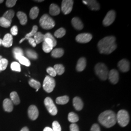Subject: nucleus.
<instances>
[{
  "label": "nucleus",
  "mask_w": 131,
  "mask_h": 131,
  "mask_svg": "<svg viewBox=\"0 0 131 131\" xmlns=\"http://www.w3.org/2000/svg\"><path fill=\"white\" fill-rule=\"evenodd\" d=\"M73 105L74 108L77 111H81L84 106L82 100L78 97H76L73 99Z\"/></svg>",
  "instance_id": "obj_17"
},
{
  "label": "nucleus",
  "mask_w": 131,
  "mask_h": 131,
  "mask_svg": "<svg viewBox=\"0 0 131 131\" xmlns=\"http://www.w3.org/2000/svg\"><path fill=\"white\" fill-rule=\"evenodd\" d=\"M2 58V56H0V60H1Z\"/></svg>",
  "instance_id": "obj_53"
},
{
  "label": "nucleus",
  "mask_w": 131,
  "mask_h": 131,
  "mask_svg": "<svg viewBox=\"0 0 131 131\" xmlns=\"http://www.w3.org/2000/svg\"><path fill=\"white\" fill-rule=\"evenodd\" d=\"M95 71L100 79L105 81L107 79L109 71L105 64L102 63L96 64L95 67Z\"/></svg>",
  "instance_id": "obj_3"
},
{
  "label": "nucleus",
  "mask_w": 131,
  "mask_h": 131,
  "mask_svg": "<svg viewBox=\"0 0 131 131\" xmlns=\"http://www.w3.org/2000/svg\"><path fill=\"white\" fill-rule=\"evenodd\" d=\"M71 24L74 28L77 30H81L84 28V24L81 20L78 17H74L71 20Z\"/></svg>",
  "instance_id": "obj_19"
},
{
  "label": "nucleus",
  "mask_w": 131,
  "mask_h": 131,
  "mask_svg": "<svg viewBox=\"0 0 131 131\" xmlns=\"http://www.w3.org/2000/svg\"><path fill=\"white\" fill-rule=\"evenodd\" d=\"M8 62L6 59L2 58L0 60V72L5 70L8 65Z\"/></svg>",
  "instance_id": "obj_37"
},
{
  "label": "nucleus",
  "mask_w": 131,
  "mask_h": 131,
  "mask_svg": "<svg viewBox=\"0 0 131 131\" xmlns=\"http://www.w3.org/2000/svg\"><path fill=\"white\" fill-rule=\"evenodd\" d=\"M18 60L19 61V63L25 66L26 67H29L31 65L30 61L29 60V59H27L26 57L25 56H21L19 57Z\"/></svg>",
  "instance_id": "obj_36"
},
{
  "label": "nucleus",
  "mask_w": 131,
  "mask_h": 131,
  "mask_svg": "<svg viewBox=\"0 0 131 131\" xmlns=\"http://www.w3.org/2000/svg\"><path fill=\"white\" fill-rule=\"evenodd\" d=\"M52 129L53 131H61V127L59 123L57 121L53 122Z\"/></svg>",
  "instance_id": "obj_41"
},
{
  "label": "nucleus",
  "mask_w": 131,
  "mask_h": 131,
  "mask_svg": "<svg viewBox=\"0 0 131 131\" xmlns=\"http://www.w3.org/2000/svg\"><path fill=\"white\" fill-rule=\"evenodd\" d=\"M47 73L51 76V77H55L56 76L57 74H56V71L54 70L53 68L52 67H49L47 69Z\"/></svg>",
  "instance_id": "obj_42"
},
{
  "label": "nucleus",
  "mask_w": 131,
  "mask_h": 131,
  "mask_svg": "<svg viewBox=\"0 0 131 131\" xmlns=\"http://www.w3.org/2000/svg\"><path fill=\"white\" fill-rule=\"evenodd\" d=\"M108 78L112 84H116L119 80V73L116 70L113 69L109 72Z\"/></svg>",
  "instance_id": "obj_12"
},
{
  "label": "nucleus",
  "mask_w": 131,
  "mask_h": 131,
  "mask_svg": "<svg viewBox=\"0 0 131 131\" xmlns=\"http://www.w3.org/2000/svg\"><path fill=\"white\" fill-rule=\"evenodd\" d=\"M117 122L121 126H126L130 121V117L128 112L125 110H119L116 115Z\"/></svg>",
  "instance_id": "obj_5"
},
{
  "label": "nucleus",
  "mask_w": 131,
  "mask_h": 131,
  "mask_svg": "<svg viewBox=\"0 0 131 131\" xmlns=\"http://www.w3.org/2000/svg\"><path fill=\"white\" fill-rule=\"evenodd\" d=\"M56 86V81L50 76H46L44 80L43 88L47 93H51L53 90Z\"/></svg>",
  "instance_id": "obj_6"
},
{
  "label": "nucleus",
  "mask_w": 131,
  "mask_h": 131,
  "mask_svg": "<svg viewBox=\"0 0 131 131\" xmlns=\"http://www.w3.org/2000/svg\"><path fill=\"white\" fill-rule=\"evenodd\" d=\"M40 26L44 29L49 30L53 28L56 25L55 21L48 14H44L39 20Z\"/></svg>",
  "instance_id": "obj_4"
},
{
  "label": "nucleus",
  "mask_w": 131,
  "mask_h": 131,
  "mask_svg": "<svg viewBox=\"0 0 131 131\" xmlns=\"http://www.w3.org/2000/svg\"><path fill=\"white\" fill-rule=\"evenodd\" d=\"M90 131H101V129L98 124H94L91 127Z\"/></svg>",
  "instance_id": "obj_46"
},
{
  "label": "nucleus",
  "mask_w": 131,
  "mask_h": 131,
  "mask_svg": "<svg viewBox=\"0 0 131 131\" xmlns=\"http://www.w3.org/2000/svg\"><path fill=\"white\" fill-rule=\"evenodd\" d=\"M99 122L106 128H111L117 123L116 114L112 110H106L99 116Z\"/></svg>",
  "instance_id": "obj_2"
},
{
  "label": "nucleus",
  "mask_w": 131,
  "mask_h": 131,
  "mask_svg": "<svg viewBox=\"0 0 131 131\" xmlns=\"http://www.w3.org/2000/svg\"><path fill=\"white\" fill-rule=\"evenodd\" d=\"M53 48L49 45L47 43H46L45 41L43 42L42 44V49L43 51L46 53H49L52 52Z\"/></svg>",
  "instance_id": "obj_40"
},
{
  "label": "nucleus",
  "mask_w": 131,
  "mask_h": 131,
  "mask_svg": "<svg viewBox=\"0 0 131 131\" xmlns=\"http://www.w3.org/2000/svg\"><path fill=\"white\" fill-rule=\"evenodd\" d=\"M11 21L7 20V19H5V18L1 17L0 18V26L5 27V28H8L10 26L11 24Z\"/></svg>",
  "instance_id": "obj_33"
},
{
  "label": "nucleus",
  "mask_w": 131,
  "mask_h": 131,
  "mask_svg": "<svg viewBox=\"0 0 131 131\" xmlns=\"http://www.w3.org/2000/svg\"><path fill=\"white\" fill-rule=\"evenodd\" d=\"M3 107L5 111L11 112L13 110V103L10 99H5L3 102Z\"/></svg>",
  "instance_id": "obj_18"
},
{
  "label": "nucleus",
  "mask_w": 131,
  "mask_h": 131,
  "mask_svg": "<svg viewBox=\"0 0 131 131\" xmlns=\"http://www.w3.org/2000/svg\"><path fill=\"white\" fill-rule=\"evenodd\" d=\"M43 131H53L52 129V128L49 127H46Z\"/></svg>",
  "instance_id": "obj_48"
},
{
  "label": "nucleus",
  "mask_w": 131,
  "mask_h": 131,
  "mask_svg": "<svg viewBox=\"0 0 131 131\" xmlns=\"http://www.w3.org/2000/svg\"><path fill=\"white\" fill-rule=\"evenodd\" d=\"M3 2H4V1H3V0H0V4L3 3Z\"/></svg>",
  "instance_id": "obj_51"
},
{
  "label": "nucleus",
  "mask_w": 131,
  "mask_h": 131,
  "mask_svg": "<svg viewBox=\"0 0 131 131\" xmlns=\"http://www.w3.org/2000/svg\"><path fill=\"white\" fill-rule=\"evenodd\" d=\"M86 66V60L84 57L80 58L77 62L76 65V70L79 72L82 71L84 70Z\"/></svg>",
  "instance_id": "obj_20"
},
{
  "label": "nucleus",
  "mask_w": 131,
  "mask_h": 131,
  "mask_svg": "<svg viewBox=\"0 0 131 131\" xmlns=\"http://www.w3.org/2000/svg\"><path fill=\"white\" fill-rule=\"evenodd\" d=\"M11 70L17 72L21 71L20 65L19 63L17 62H13L11 64Z\"/></svg>",
  "instance_id": "obj_39"
},
{
  "label": "nucleus",
  "mask_w": 131,
  "mask_h": 131,
  "mask_svg": "<svg viewBox=\"0 0 131 131\" xmlns=\"http://www.w3.org/2000/svg\"><path fill=\"white\" fill-rule=\"evenodd\" d=\"M29 84L31 87L36 89L37 92L41 87V84H40V82H39L38 81L36 80L33 79L29 80Z\"/></svg>",
  "instance_id": "obj_28"
},
{
  "label": "nucleus",
  "mask_w": 131,
  "mask_h": 131,
  "mask_svg": "<svg viewBox=\"0 0 131 131\" xmlns=\"http://www.w3.org/2000/svg\"><path fill=\"white\" fill-rule=\"evenodd\" d=\"M14 15L15 13L14 11L12 10H9L5 12L3 15V17L5 18V19H7V20L12 21V19L14 17Z\"/></svg>",
  "instance_id": "obj_34"
},
{
  "label": "nucleus",
  "mask_w": 131,
  "mask_h": 131,
  "mask_svg": "<svg viewBox=\"0 0 131 131\" xmlns=\"http://www.w3.org/2000/svg\"><path fill=\"white\" fill-rule=\"evenodd\" d=\"M10 98H11V101H12L13 103H14V104L18 105L19 104L20 100H19V95L16 92H15V91L12 92L10 93Z\"/></svg>",
  "instance_id": "obj_24"
},
{
  "label": "nucleus",
  "mask_w": 131,
  "mask_h": 131,
  "mask_svg": "<svg viewBox=\"0 0 131 131\" xmlns=\"http://www.w3.org/2000/svg\"><path fill=\"white\" fill-rule=\"evenodd\" d=\"M26 54L28 58L32 59H37L38 58V54L37 52L32 50L28 49L26 51Z\"/></svg>",
  "instance_id": "obj_32"
},
{
  "label": "nucleus",
  "mask_w": 131,
  "mask_h": 131,
  "mask_svg": "<svg viewBox=\"0 0 131 131\" xmlns=\"http://www.w3.org/2000/svg\"><path fill=\"white\" fill-rule=\"evenodd\" d=\"M53 68L56 71V74L58 75H62L65 72V68L62 64H56L54 66Z\"/></svg>",
  "instance_id": "obj_31"
},
{
  "label": "nucleus",
  "mask_w": 131,
  "mask_h": 131,
  "mask_svg": "<svg viewBox=\"0 0 131 131\" xmlns=\"http://www.w3.org/2000/svg\"><path fill=\"white\" fill-rule=\"evenodd\" d=\"M79 118L78 116L74 112H70L68 115V120L72 123H75L79 121Z\"/></svg>",
  "instance_id": "obj_29"
},
{
  "label": "nucleus",
  "mask_w": 131,
  "mask_h": 131,
  "mask_svg": "<svg viewBox=\"0 0 131 131\" xmlns=\"http://www.w3.org/2000/svg\"><path fill=\"white\" fill-rule=\"evenodd\" d=\"M39 12V10L38 7L37 6L33 7V8L30 10V11L29 16L30 18L32 19H36L38 17Z\"/></svg>",
  "instance_id": "obj_26"
},
{
  "label": "nucleus",
  "mask_w": 131,
  "mask_h": 131,
  "mask_svg": "<svg viewBox=\"0 0 131 131\" xmlns=\"http://www.w3.org/2000/svg\"><path fill=\"white\" fill-rule=\"evenodd\" d=\"M69 97L68 96H63L57 97L56 99V103L58 104L64 105L68 103L69 101Z\"/></svg>",
  "instance_id": "obj_25"
},
{
  "label": "nucleus",
  "mask_w": 131,
  "mask_h": 131,
  "mask_svg": "<svg viewBox=\"0 0 131 131\" xmlns=\"http://www.w3.org/2000/svg\"><path fill=\"white\" fill-rule=\"evenodd\" d=\"M13 52L14 54V58L17 60L18 59L19 57L24 56V52L23 50L19 47H16L14 48L13 50Z\"/></svg>",
  "instance_id": "obj_27"
},
{
  "label": "nucleus",
  "mask_w": 131,
  "mask_h": 131,
  "mask_svg": "<svg viewBox=\"0 0 131 131\" xmlns=\"http://www.w3.org/2000/svg\"><path fill=\"white\" fill-rule=\"evenodd\" d=\"M64 51L62 48H56L52 50L51 56L54 58H60L63 56Z\"/></svg>",
  "instance_id": "obj_23"
},
{
  "label": "nucleus",
  "mask_w": 131,
  "mask_h": 131,
  "mask_svg": "<svg viewBox=\"0 0 131 131\" xmlns=\"http://www.w3.org/2000/svg\"><path fill=\"white\" fill-rule=\"evenodd\" d=\"M66 31L63 28H60L57 30L54 33V36L57 38H61L65 35Z\"/></svg>",
  "instance_id": "obj_35"
},
{
  "label": "nucleus",
  "mask_w": 131,
  "mask_h": 131,
  "mask_svg": "<svg viewBox=\"0 0 131 131\" xmlns=\"http://www.w3.org/2000/svg\"><path fill=\"white\" fill-rule=\"evenodd\" d=\"M20 131H29V130L27 127H24L20 130Z\"/></svg>",
  "instance_id": "obj_49"
},
{
  "label": "nucleus",
  "mask_w": 131,
  "mask_h": 131,
  "mask_svg": "<svg viewBox=\"0 0 131 131\" xmlns=\"http://www.w3.org/2000/svg\"><path fill=\"white\" fill-rule=\"evenodd\" d=\"M49 45L53 48L56 46L57 42L56 38L51 33H47L44 35V41Z\"/></svg>",
  "instance_id": "obj_13"
},
{
  "label": "nucleus",
  "mask_w": 131,
  "mask_h": 131,
  "mask_svg": "<svg viewBox=\"0 0 131 131\" xmlns=\"http://www.w3.org/2000/svg\"><path fill=\"white\" fill-rule=\"evenodd\" d=\"M2 40L1 39H0V45H1V44H2Z\"/></svg>",
  "instance_id": "obj_52"
},
{
  "label": "nucleus",
  "mask_w": 131,
  "mask_h": 131,
  "mask_svg": "<svg viewBox=\"0 0 131 131\" xmlns=\"http://www.w3.org/2000/svg\"><path fill=\"white\" fill-rule=\"evenodd\" d=\"M28 40V41L29 43L33 46V47H36L37 44L36 43V41L34 39V38H29L27 39Z\"/></svg>",
  "instance_id": "obj_47"
},
{
  "label": "nucleus",
  "mask_w": 131,
  "mask_h": 131,
  "mask_svg": "<svg viewBox=\"0 0 131 131\" xmlns=\"http://www.w3.org/2000/svg\"><path fill=\"white\" fill-rule=\"evenodd\" d=\"M116 18V12L114 10H110L108 12L103 20V24L108 26L114 23Z\"/></svg>",
  "instance_id": "obj_9"
},
{
  "label": "nucleus",
  "mask_w": 131,
  "mask_h": 131,
  "mask_svg": "<svg viewBox=\"0 0 131 131\" xmlns=\"http://www.w3.org/2000/svg\"><path fill=\"white\" fill-rule=\"evenodd\" d=\"M28 114L29 117L31 120L35 121L37 119L39 115L38 108L34 105H30L28 108Z\"/></svg>",
  "instance_id": "obj_11"
},
{
  "label": "nucleus",
  "mask_w": 131,
  "mask_h": 131,
  "mask_svg": "<svg viewBox=\"0 0 131 131\" xmlns=\"http://www.w3.org/2000/svg\"><path fill=\"white\" fill-rule=\"evenodd\" d=\"M83 3L85 5H88L89 8L91 10H99L100 8V6L98 3L95 0H87L83 1Z\"/></svg>",
  "instance_id": "obj_15"
},
{
  "label": "nucleus",
  "mask_w": 131,
  "mask_h": 131,
  "mask_svg": "<svg viewBox=\"0 0 131 131\" xmlns=\"http://www.w3.org/2000/svg\"><path fill=\"white\" fill-rule=\"evenodd\" d=\"M117 66L119 70L123 72H126L130 70V63L127 59H123L119 61Z\"/></svg>",
  "instance_id": "obj_14"
},
{
  "label": "nucleus",
  "mask_w": 131,
  "mask_h": 131,
  "mask_svg": "<svg viewBox=\"0 0 131 131\" xmlns=\"http://www.w3.org/2000/svg\"><path fill=\"white\" fill-rule=\"evenodd\" d=\"M36 1V2H42L43 1L41 0V1Z\"/></svg>",
  "instance_id": "obj_50"
},
{
  "label": "nucleus",
  "mask_w": 131,
  "mask_h": 131,
  "mask_svg": "<svg viewBox=\"0 0 131 131\" xmlns=\"http://www.w3.org/2000/svg\"><path fill=\"white\" fill-rule=\"evenodd\" d=\"M92 38V36L89 33H82L79 34L76 37V40L79 43H88Z\"/></svg>",
  "instance_id": "obj_10"
},
{
  "label": "nucleus",
  "mask_w": 131,
  "mask_h": 131,
  "mask_svg": "<svg viewBox=\"0 0 131 131\" xmlns=\"http://www.w3.org/2000/svg\"><path fill=\"white\" fill-rule=\"evenodd\" d=\"M34 37L37 44L44 41V35L42 34L41 32H37Z\"/></svg>",
  "instance_id": "obj_30"
},
{
  "label": "nucleus",
  "mask_w": 131,
  "mask_h": 131,
  "mask_svg": "<svg viewBox=\"0 0 131 131\" xmlns=\"http://www.w3.org/2000/svg\"><path fill=\"white\" fill-rule=\"evenodd\" d=\"M10 32L12 35L16 36L18 34V29L17 26L16 25L13 26L11 29Z\"/></svg>",
  "instance_id": "obj_45"
},
{
  "label": "nucleus",
  "mask_w": 131,
  "mask_h": 131,
  "mask_svg": "<svg viewBox=\"0 0 131 131\" xmlns=\"http://www.w3.org/2000/svg\"><path fill=\"white\" fill-rule=\"evenodd\" d=\"M16 0H8L6 2V5L8 7H12L16 5Z\"/></svg>",
  "instance_id": "obj_43"
},
{
  "label": "nucleus",
  "mask_w": 131,
  "mask_h": 131,
  "mask_svg": "<svg viewBox=\"0 0 131 131\" xmlns=\"http://www.w3.org/2000/svg\"><path fill=\"white\" fill-rule=\"evenodd\" d=\"M116 38L114 36H108L103 38L98 43L99 51L101 53L109 54L117 48Z\"/></svg>",
  "instance_id": "obj_1"
},
{
  "label": "nucleus",
  "mask_w": 131,
  "mask_h": 131,
  "mask_svg": "<svg viewBox=\"0 0 131 131\" xmlns=\"http://www.w3.org/2000/svg\"><path fill=\"white\" fill-rule=\"evenodd\" d=\"M73 5V1L64 0L62 2L61 10L65 15L70 14L71 12Z\"/></svg>",
  "instance_id": "obj_8"
},
{
  "label": "nucleus",
  "mask_w": 131,
  "mask_h": 131,
  "mask_svg": "<svg viewBox=\"0 0 131 131\" xmlns=\"http://www.w3.org/2000/svg\"><path fill=\"white\" fill-rule=\"evenodd\" d=\"M2 45L5 47H10L13 44V37L10 34H6L2 40Z\"/></svg>",
  "instance_id": "obj_16"
},
{
  "label": "nucleus",
  "mask_w": 131,
  "mask_h": 131,
  "mask_svg": "<svg viewBox=\"0 0 131 131\" xmlns=\"http://www.w3.org/2000/svg\"><path fill=\"white\" fill-rule=\"evenodd\" d=\"M38 27L37 25H34L32 28V30L30 33H28L27 35H26L25 37V39H27L28 38H32L33 36H35V35L38 32Z\"/></svg>",
  "instance_id": "obj_38"
},
{
  "label": "nucleus",
  "mask_w": 131,
  "mask_h": 131,
  "mask_svg": "<svg viewBox=\"0 0 131 131\" xmlns=\"http://www.w3.org/2000/svg\"><path fill=\"white\" fill-rule=\"evenodd\" d=\"M70 131H79V127L75 123H72L70 126Z\"/></svg>",
  "instance_id": "obj_44"
},
{
  "label": "nucleus",
  "mask_w": 131,
  "mask_h": 131,
  "mask_svg": "<svg viewBox=\"0 0 131 131\" xmlns=\"http://www.w3.org/2000/svg\"><path fill=\"white\" fill-rule=\"evenodd\" d=\"M50 14L52 16H57L60 14V9L59 7L54 4H52L50 6Z\"/></svg>",
  "instance_id": "obj_21"
},
{
  "label": "nucleus",
  "mask_w": 131,
  "mask_h": 131,
  "mask_svg": "<svg viewBox=\"0 0 131 131\" xmlns=\"http://www.w3.org/2000/svg\"><path fill=\"white\" fill-rule=\"evenodd\" d=\"M17 16L19 20L20 24L23 25H24L26 24L27 22V17L26 14L23 12L19 11L17 13Z\"/></svg>",
  "instance_id": "obj_22"
},
{
  "label": "nucleus",
  "mask_w": 131,
  "mask_h": 131,
  "mask_svg": "<svg viewBox=\"0 0 131 131\" xmlns=\"http://www.w3.org/2000/svg\"><path fill=\"white\" fill-rule=\"evenodd\" d=\"M44 104L47 110L52 116L56 115L57 113V109L52 100L50 97H47L44 100Z\"/></svg>",
  "instance_id": "obj_7"
}]
</instances>
